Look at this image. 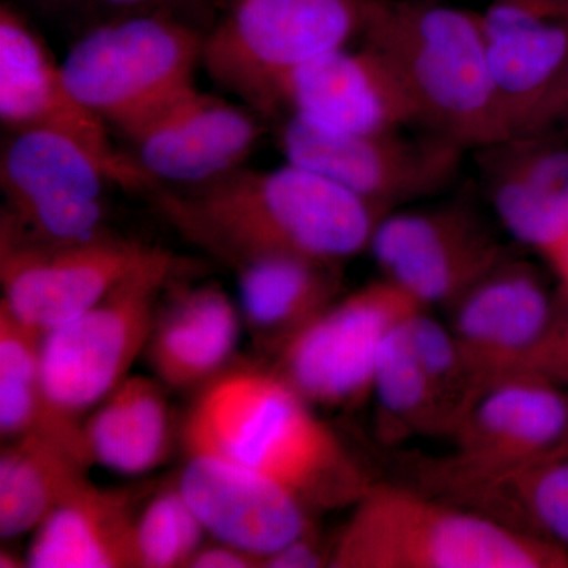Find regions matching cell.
I'll return each instance as SVG.
<instances>
[{"label": "cell", "instance_id": "6da1fadb", "mask_svg": "<svg viewBox=\"0 0 568 568\" xmlns=\"http://www.w3.org/2000/svg\"><path fill=\"white\" fill-rule=\"evenodd\" d=\"M153 204L185 241L233 271L268 256L342 265L369 248L390 213L287 162L200 186H159Z\"/></svg>", "mask_w": 568, "mask_h": 568}, {"label": "cell", "instance_id": "7a4b0ae2", "mask_svg": "<svg viewBox=\"0 0 568 568\" xmlns=\"http://www.w3.org/2000/svg\"><path fill=\"white\" fill-rule=\"evenodd\" d=\"M312 406L272 366H226L183 418L185 457L244 466L315 515L351 508L375 481Z\"/></svg>", "mask_w": 568, "mask_h": 568}, {"label": "cell", "instance_id": "3957f363", "mask_svg": "<svg viewBox=\"0 0 568 568\" xmlns=\"http://www.w3.org/2000/svg\"><path fill=\"white\" fill-rule=\"evenodd\" d=\"M361 39L394 67L428 132L465 151L508 136L478 11L439 0H365Z\"/></svg>", "mask_w": 568, "mask_h": 568}, {"label": "cell", "instance_id": "277c9868", "mask_svg": "<svg viewBox=\"0 0 568 568\" xmlns=\"http://www.w3.org/2000/svg\"><path fill=\"white\" fill-rule=\"evenodd\" d=\"M332 568H568V551L418 487L373 484L351 507Z\"/></svg>", "mask_w": 568, "mask_h": 568}, {"label": "cell", "instance_id": "5b68a950", "mask_svg": "<svg viewBox=\"0 0 568 568\" xmlns=\"http://www.w3.org/2000/svg\"><path fill=\"white\" fill-rule=\"evenodd\" d=\"M204 36L174 13L114 17L71 47L63 74L89 111L129 136L196 85Z\"/></svg>", "mask_w": 568, "mask_h": 568}, {"label": "cell", "instance_id": "8992f818", "mask_svg": "<svg viewBox=\"0 0 568 568\" xmlns=\"http://www.w3.org/2000/svg\"><path fill=\"white\" fill-rule=\"evenodd\" d=\"M365 0H231L204 36L203 65L224 91L272 118L295 70L361 37Z\"/></svg>", "mask_w": 568, "mask_h": 568}, {"label": "cell", "instance_id": "52a82bcc", "mask_svg": "<svg viewBox=\"0 0 568 568\" xmlns=\"http://www.w3.org/2000/svg\"><path fill=\"white\" fill-rule=\"evenodd\" d=\"M183 264L160 246L92 308L43 335L41 376L59 409L82 417L130 376L144 355L164 291Z\"/></svg>", "mask_w": 568, "mask_h": 568}, {"label": "cell", "instance_id": "ba28073f", "mask_svg": "<svg viewBox=\"0 0 568 568\" xmlns=\"http://www.w3.org/2000/svg\"><path fill=\"white\" fill-rule=\"evenodd\" d=\"M100 160L80 142L51 130H7L0 153L6 197L0 237L17 244L61 246L110 234Z\"/></svg>", "mask_w": 568, "mask_h": 568}, {"label": "cell", "instance_id": "9c48e42d", "mask_svg": "<svg viewBox=\"0 0 568 568\" xmlns=\"http://www.w3.org/2000/svg\"><path fill=\"white\" fill-rule=\"evenodd\" d=\"M425 308L383 276L336 298L274 355L272 368L313 406L353 409L372 398L387 339Z\"/></svg>", "mask_w": 568, "mask_h": 568}, {"label": "cell", "instance_id": "30bf717a", "mask_svg": "<svg viewBox=\"0 0 568 568\" xmlns=\"http://www.w3.org/2000/svg\"><path fill=\"white\" fill-rule=\"evenodd\" d=\"M568 432V392L529 375L497 377L448 432L450 455L417 463L418 488L437 493L544 462Z\"/></svg>", "mask_w": 568, "mask_h": 568}, {"label": "cell", "instance_id": "8fae6325", "mask_svg": "<svg viewBox=\"0 0 568 568\" xmlns=\"http://www.w3.org/2000/svg\"><path fill=\"white\" fill-rule=\"evenodd\" d=\"M278 145L287 163L323 175L388 212L446 189L466 152L433 132L334 133L290 115L280 125Z\"/></svg>", "mask_w": 568, "mask_h": 568}, {"label": "cell", "instance_id": "7c38bea8", "mask_svg": "<svg viewBox=\"0 0 568 568\" xmlns=\"http://www.w3.org/2000/svg\"><path fill=\"white\" fill-rule=\"evenodd\" d=\"M478 14L508 136L556 132L568 93V0H491Z\"/></svg>", "mask_w": 568, "mask_h": 568}, {"label": "cell", "instance_id": "4fadbf2b", "mask_svg": "<svg viewBox=\"0 0 568 568\" xmlns=\"http://www.w3.org/2000/svg\"><path fill=\"white\" fill-rule=\"evenodd\" d=\"M368 250L383 276L426 308H452L511 256L480 213L465 203L387 213Z\"/></svg>", "mask_w": 568, "mask_h": 568}, {"label": "cell", "instance_id": "5bb4252c", "mask_svg": "<svg viewBox=\"0 0 568 568\" xmlns=\"http://www.w3.org/2000/svg\"><path fill=\"white\" fill-rule=\"evenodd\" d=\"M0 121L6 130H51L80 142L123 190L159 189L130 152L112 142L110 126L71 92L62 63L9 3L0 9Z\"/></svg>", "mask_w": 568, "mask_h": 568}, {"label": "cell", "instance_id": "9a60e30c", "mask_svg": "<svg viewBox=\"0 0 568 568\" xmlns=\"http://www.w3.org/2000/svg\"><path fill=\"white\" fill-rule=\"evenodd\" d=\"M159 250L111 233L61 246L0 241V305L47 334L92 308Z\"/></svg>", "mask_w": 568, "mask_h": 568}, {"label": "cell", "instance_id": "2e32d148", "mask_svg": "<svg viewBox=\"0 0 568 568\" xmlns=\"http://www.w3.org/2000/svg\"><path fill=\"white\" fill-rule=\"evenodd\" d=\"M263 132L252 108L194 85L125 138L130 155L156 185L186 189L244 168Z\"/></svg>", "mask_w": 568, "mask_h": 568}, {"label": "cell", "instance_id": "e0dca14e", "mask_svg": "<svg viewBox=\"0 0 568 568\" xmlns=\"http://www.w3.org/2000/svg\"><path fill=\"white\" fill-rule=\"evenodd\" d=\"M290 115L334 133H377L420 123L394 67L368 44L339 48L280 85L272 118Z\"/></svg>", "mask_w": 568, "mask_h": 568}, {"label": "cell", "instance_id": "ac0fdd59", "mask_svg": "<svg viewBox=\"0 0 568 568\" xmlns=\"http://www.w3.org/2000/svg\"><path fill=\"white\" fill-rule=\"evenodd\" d=\"M182 495L215 540L261 562L317 529L315 514L271 478L223 459L190 455L178 480Z\"/></svg>", "mask_w": 568, "mask_h": 568}, {"label": "cell", "instance_id": "d6986e66", "mask_svg": "<svg viewBox=\"0 0 568 568\" xmlns=\"http://www.w3.org/2000/svg\"><path fill=\"white\" fill-rule=\"evenodd\" d=\"M555 308L556 295L536 268L515 256L452 306V332L480 390L517 368L547 332Z\"/></svg>", "mask_w": 568, "mask_h": 568}, {"label": "cell", "instance_id": "ffe728a7", "mask_svg": "<svg viewBox=\"0 0 568 568\" xmlns=\"http://www.w3.org/2000/svg\"><path fill=\"white\" fill-rule=\"evenodd\" d=\"M474 152L499 222L519 244L547 256L568 233V138L507 136Z\"/></svg>", "mask_w": 568, "mask_h": 568}, {"label": "cell", "instance_id": "44dd1931", "mask_svg": "<svg viewBox=\"0 0 568 568\" xmlns=\"http://www.w3.org/2000/svg\"><path fill=\"white\" fill-rule=\"evenodd\" d=\"M171 284L144 355L164 387L201 388L231 365L241 335V310L219 284Z\"/></svg>", "mask_w": 568, "mask_h": 568}, {"label": "cell", "instance_id": "7402d4cb", "mask_svg": "<svg viewBox=\"0 0 568 568\" xmlns=\"http://www.w3.org/2000/svg\"><path fill=\"white\" fill-rule=\"evenodd\" d=\"M138 503L133 489L99 487L89 478L33 532L26 567H138Z\"/></svg>", "mask_w": 568, "mask_h": 568}, {"label": "cell", "instance_id": "603a6c76", "mask_svg": "<svg viewBox=\"0 0 568 568\" xmlns=\"http://www.w3.org/2000/svg\"><path fill=\"white\" fill-rule=\"evenodd\" d=\"M339 264L268 256L235 268L241 315L253 342L275 355L323 315L342 290Z\"/></svg>", "mask_w": 568, "mask_h": 568}, {"label": "cell", "instance_id": "cb8c5ba5", "mask_svg": "<svg viewBox=\"0 0 568 568\" xmlns=\"http://www.w3.org/2000/svg\"><path fill=\"white\" fill-rule=\"evenodd\" d=\"M95 465L142 476L168 458L173 424L164 386L156 377L126 376L84 420Z\"/></svg>", "mask_w": 568, "mask_h": 568}, {"label": "cell", "instance_id": "d4e9b609", "mask_svg": "<svg viewBox=\"0 0 568 568\" xmlns=\"http://www.w3.org/2000/svg\"><path fill=\"white\" fill-rule=\"evenodd\" d=\"M91 458L61 440L24 435L0 454V537L36 532L63 500L89 480Z\"/></svg>", "mask_w": 568, "mask_h": 568}, {"label": "cell", "instance_id": "484cf974", "mask_svg": "<svg viewBox=\"0 0 568 568\" xmlns=\"http://www.w3.org/2000/svg\"><path fill=\"white\" fill-rule=\"evenodd\" d=\"M433 495L568 551V458L463 481Z\"/></svg>", "mask_w": 568, "mask_h": 568}, {"label": "cell", "instance_id": "4316f807", "mask_svg": "<svg viewBox=\"0 0 568 568\" xmlns=\"http://www.w3.org/2000/svg\"><path fill=\"white\" fill-rule=\"evenodd\" d=\"M43 335L0 305V435L3 443L32 433L54 437L92 459L82 417L63 413L44 390Z\"/></svg>", "mask_w": 568, "mask_h": 568}, {"label": "cell", "instance_id": "83f0119b", "mask_svg": "<svg viewBox=\"0 0 568 568\" xmlns=\"http://www.w3.org/2000/svg\"><path fill=\"white\" fill-rule=\"evenodd\" d=\"M406 323L387 339L373 383L377 429L386 443L447 435L446 417L410 347Z\"/></svg>", "mask_w": 568, "mask_h": 568}, {"label": "cell", "instance_id": "f1b7e54d", "mask_svg": "<svg viewBox=\"0 0 568 568\" xmlns=\"http://www.w3.org/2000/svg\"><path fill=\"white\" fill-rule=\"evenodd\" d=\"M406 334L446 417L448 435L480 387L450 325L440 324L429 315L428 308L407 321Z\"/></svg>", "mask_w": 568, "mask_h": 568}, {"label": "cell", "instance_id": "f546056e", "mask_svg": "<svg viewBox=\"0 0 568 568\" xmlns=\"http://www.w3.org/2000/svg\"><path fill=\"white\" fill-rule=\"evenodd\" d=\"M207 534L181 488L162 489L140 510L136 525L138 567L189 568Z\"/></svg>", "mask_w": 568, "mask_h": 568}, {"label": "cell", "instance_id": "4dcf8cb0", "mask_svg": "<svg viewBox=\"0 0 568 568\" xmlns=\"http://www.w3.org/2000/svg\"><path fill=\"white\" fill-rule=\"evenodd\" d=\"M508 375L540 377L559 387L568 386V293L556 294L551 323L540 342L530 349L514 372ZM507 376V375H506Z\"/></svg>", "mask_w": 568, "mask_h": 568}, {"label": "cell", "instance_id": "1f68e13d", "mask_svg": "<svg viewBox=\"0 0 568 568\" xmlns=\"http://www.w3.org/2000/svg\"><path fill=\"white\" fill-rule=\"evenodd\" d=\"M334 544L325 545L317 529L295 538L264 560L263 568L331 567Z\"/></svg>", "mask_w": 568, "mask_h": 568}, {"label": "cell", "instance_id": "d6a6232c", "mask_svg": "<svg viewBox=\"0 0 568 568\" xmlns=\"http://www.w3.org/2000/svg\"><path fill=\"white\" fill-rule=\"evenodd\" d=\"M189 568H263V562L244 549L215 540L197 549Z\"/></svg>", "mask_w": 568, "mask_h": 568}, {"label": "cell", "instance_id": "836d02e7", "mask_svg": "<svg viewBox=\"0 0 568 568\" xmlns=\"http://www.w3.org/2000/svg\"><path fill=\"white\" fill-rule=\"evenodd\" d=\"M115 17L141 13H173V9L183 0H91Z\"/></svg>", "mask_w": 568, "mask_h": 568}, {"label": "cell", "instance_id": "e575fe53", "mask_svg": "<svg viewBox=\"0 0 568 568\" xmlns=\"http://www.w3.org/2000/svg\"><path fill=\"white\" fill-rule=\"evenodd\" d=\"M552 272L559 278L560 290L568 293V233L555 248L545 256Z\"/></svg>", "mask_w": 568, "mask_h": 568}, {"label": "cell", "instance_id": "d590c367", "mask_svg": "<svg viewBox=\"0 0 568 568\" xmlns=\"http://www.w3.org/2000/svg\"><path fill=\"white\" fill-rule=\"evenodd\" d=\"M0 567H26V560H21L18 556L11 555L10 551H6V549H3V551L0 552Z\"/></svg>", "mask_w": 568, "mask_h": 568}, {"label": "cell", "instance_id": "8d00e7d4", "mask_svg": "<svg viewBox=\"0 0 568 568\" xmlns=\"http://www.w3.org/2000/svg\"><path fill=\"white\" fill-rule=\"evenodd\" d=\"M568 458V432L564 437L562 443L559 444L558 448L551 452L544 462H551V459Z\"/></svg>", "mask_w": 568, "mask_h": 568}, {"label": "cell", "instance_id": "74e56055", "mask_svg": "<svg viewBox=\"0 0 568 568\" xmlns=\"http://www.w3.org/2000/svg\"><path fill=\"white\" fill-rule=\"evenodd\" d=\"M556 132L562 134V136L568 138V93L566 104H564L562 114H560L558 126H556Z\"/></svg>", "mask_w": 568, "mask_h": 568}, {"label": "cell", "instance_id": "f35d334b", "mask_svg": "<svg viewBox=\"0 0 568 568\" xmlns=\"http://www.w3.org/2000/svg\"><path fill=\"white\" fill-rule=\"evenodd\" d=\"M84 3V2H91V0H44V3H50V6H61V7H69L74 6V3Z\"/></svg>", "mask_w": 568, "mask_h": 568}, {"label": "cell", "instance_id": "ab89813d", "mask_svg": "<svg viewBox=\"0 0 568 568\" xmlns=\"http://www.w3.org/2000/svg\"><path fill=\"white\" fill-rule=\"evenodd\" d=\"M40 2H44V0H40Z\"/></svg>", "mask_w": 568, "mask_h": 568}]
</instances>
